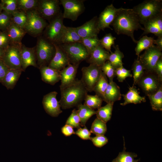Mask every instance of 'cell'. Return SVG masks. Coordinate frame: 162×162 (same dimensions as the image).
I'll use <instances>...</instances> for the list:
<instances>
[{
    "mask_svg": "<svg viewBox=\"0 0 162 162\" xmlns=\"http://www.w3.org/2000/svg\"><path fill=\"white\" fill-rule=\"evenodd\" d=\"M139 18L132 9L121 8L117 12L111 25L118 34H122L130 37L133 41L136 43L134 36L135 31L143 30Z\"/></svg>",
    "mask_w": 162,
    "mask_h": 162,
    "instance_id": "cell-1",
    "label": "cell"
},
{
    "mask_svg": "<svg viewBox=\"0 0 162 162\" xmlns=\"http://www.w3.org/2000/svg\"><path fill=\"white\" fill-rule=\"evenodd\" d=\"M60 90L61 98L59 102L63 109L77 107L82 104L88 92L81 80L76 78Z\"/></svg>",
    "mask_w": 162,
    "mask_h": 162,
    "instance_id": "cell-2",
    "label": "cell"
},
{
    "mask_svg": "<svg viewBox=\"0 0 162 162\" xmlns=\"http://www.w3.org/2000/svg\"><path fill=\"white\" fill-rule=\"evenodd\" d=\"M140 23L143 24L151 18L162 14L161 0H146L132 8Z\"/></svg>",
    "mask_w": 162,
    "mask_h": 162,
    "instance_id": "cell-3",
    "label": "cell"
},
{
    "mask_svg": "<svg viewBox=\"0 0 162 162\" xmlns=\"http://www.w3.org/2000/svg\"><path fill=\"white\" fill-rule=\"evenodd\" d=\"M35 48L39 68L42 66H48L55 53L56 48L54 44L43 36H40L38 37Z\"/></svg>",
    "mask_w": 162,
    "mask_h": 162,
    "instance_id": "cell-4",
    "label": "cell"
},
{
    "mask_svg": "<svg viewBox=\"0 0 162 162\" xmlns=\"http://www.w3.org/2000/svg\"><path fill=\"white\" fill-rule=\"evenodd\" d=\"M63 13L61 11L49 21L43 33V36L54 44H60L64 25Z\"/></svg>",
    "mask_w": 162,
    "mask_h": 162,
    "instance_id": "cell-5",
    "label": "cell"
},
{
    "mask_svg": "<svg viewBox=\"0 0 162 162\" xmlns=\"http://www.w3.org/2000/svg\"><path fill=\"white\" fill-rule=\"evenodd\" d=\"M27 20L24 27L26 33L34 37H38L43 33L48 23L35 9L26 12Z\"/></svg>",
    "mask_w": 162,
    "mask_h": 162,
    "instance_id": "cell-6",
    "label": "cell"
},
{
    "mask_svg": "<svg viewBox=\"0 0 162 162\" xmlns=\"http://www.w3.org/2000/svg\"><path fill=\"white\" fill-rule=\"evenodd\" d=\"M137 84L148 96L156 93L162 86V80L155 71L144 70Z\"/></svg>",
    "mask_w": 162,
    "mask_h": 162,
    "instance_id": "cell-7",
    "label": "cell"
},
{
    "mask_svg": "<svg viewBox=\"0 0 162 162\" xmlns=\"http://www.w3.org/2000/svg\"><path fill=\"white\" fill-rule=\"evenodd\" d=\"M59 45L66 54L70 64L79 65L88 57L86 49L80 43Z\"/></svg>",
    "mask_w": 162,
    "mask_h": 162,
    "instance_id": "cell-8",
    "label": "cell"
},
{
    "mask_svg": "<svg viewBox=\"0 0 162 162\" xmlns=\"http://www.w3.org/2000/svg\"><path fill=\"white\" fill-rule=\"evenodd\" d=\"M22 44H10L4 49L1 59L9 69H22Z\"/></svg>",
    "mask_w": 162,
    "mask_h": 162,
    "instance_id": "cell-9",
    "label": "cell"
},
{
    "mask_svg": "<svg viewBox=\"0 0 162 162\" xmlns=\"http://www.w3.org/2000/svg\"><path fill=\"white\" fill-rule=\"evenodd\" d=\"M81 71L82 76L81 80L88 92L93 91L102 72L101 67L90 64L88 66L83 67Z\"/></svg>",
    "mask_w": 162,
    "mask_h": 162,
    "instance_id": "cell-10",
    "label": "cell"
},
{
    "mask_svg": "<svg viewBox=\"0 0 162 162\" xmlns=\"http://www.w3.org/2000/svg\"><path fill=\"white\" fill-rule=\"evenodd\" d=\"M161 51L156 46L154 45L145 50L144 52L139 56V59L144 70L155 71L157 63L162 57Z\"/></svg>",
    "mask_w": 162,
    "mask_h": 162,
    "instance_id": "cell-11",
    "label": "cell"
},
{
    "mask_svg": "<svg viewBox=\"0 0 162 162\" xmlns=\"http://www.w3.org/2000/svg\"><path fill=\"white\" fill-rule=\"evenodd\" d=\"M59 1L64 8L63 15L64 19L76 21L85 9L84 3L85 0H60Z\"/></svg>",
    "mask_w": 162,
    "mask_h": 162,
    "instance_id": "cell-12",
    "label": "cell"
},
{
    "mask_svg": "<svg viewBox=\"0 0 162 162\" xmlns=\"http://www.w3.org/2000/svg\"><path fill=\"white\" fill-rule=\"evenodd\" d=\"M59 4L58 0H38L35 9L43 18L50 21L61 11Z\"/></svg>",
    "mask_w": 162,
    "mask_h": 162,
    "instance_id": "cell-13",
    "label": "cell"
},
{
    "mask_svg": "<svg viewBox=\"0 0 162 162\" xmlns=\"http://www.w3.org/2000/svg\"><path fill=\"white\" fill-rule=\"evenodd\" d=\"M58 93L56 91L51 92L44 95L42 103L46 113L52 117H57L62 112L59 101L56 98Z\"/></svg>",
    "mask_w": 162,
    "mask_h": 162,
    "instance_id": "cell-14",
    "label": "cell"
},
{
    "mask_svg": "<svg viewBox=\"0 0 162 162\" xmlns=\"http://www.w3.org/2000/svg\"><path fill=\"white\" fill-rule=\"evenodd\" d=\"M121 8H117L112 4L107 6L98 18L97 24L100 31L104 30L106 28L112 30L110 26L113 22L117 12Z\"/></svg>",
    "mask_w": 162,
    "mask_h": 162,
    "instance_id": "cell-15",
    "label": "cell"
},
{
    "mask_svg": "<svg viewBox=\"0 0 162 162\" xmlns=\"http://www.w3.org/2000/svg\"><path fill=\"white\" fill-rule=\"evenodd\" d=\"M98 18L95 16L82 26L75 27L81 38H84L98 36L100 31L98 26Z\"/></svg>",
    "mask_w": 162,
    "mask_h": 162,
    "instance_id": "cell-16",
    "label": "cell"
},
{
    "mask_svg": "<svg viewBox=\"0 0 162 162\" xmlns=\"http://www.w3.org/2000/svg\"><path fill=\"white\" fill-rule=\"evenodd\" d=\"M56 48L55 55L48 66L60 71L70 64L68 58L59 44H54Z\"/></svg>",
    "mask_w": 162,
    "mask_h": 162,
    "instance_id": "cell-17",
    "label": "cell"
},
{
    "mask_svg": "<svg viewBox=\"0 0 162 162\" xmlns=\"http://www.w3.org/2000/svg\"><path fill=\"white\" fill-rule=\"evenodd\" d=\"M22 69L25 71L29 66H32L39 69L37 64L35 47L29 48L22 44L21 46Z\"/></svg>",
    "mask_w": 162,
    "mask_h": 162,
    "instance_id": "cell-18",
    "label": "cell"
},
{
    "mask_svg": "<svg viewBox=\"0 0 162 162\" xmlns=\"http://www.w3.org/2000/svg\"><path fill=\"white\" fill-rule=\"evenodd\" d=\"M110 53L99 44L90 53L86 60L90 64L101 67L108 60Z\"/></svg>",
    "mask_w": 162,
    "mask_h": 162,
    "instance_id": "cell-19",
    "label": "cell"
},
{
    "mask_svg": "<svg viewBox=\"0 0 162 162\" xmlns=\"http://www.w3.org/2000/svg\"><path fill=\"white\" fill-rule=\"evenodd\" d=\"M143 25L144 31L141 36L152 33L158 37L162 36V14L149 20Z\"/></svg>",
    "mask_w": 162,
    "mask_h": 162,
    "instance_id": "cell-20",
    "label": "cell"
},
{
    "mask_svg": "<svg viewBox=\"0 0 162 162\" xmlns=\"http://www.w3.org/2000/svg\"><path fill=\"white\" fill-rule=\"evenodd\" d=\"M79 65L70 64L60 71L61 81L60 88L67 86L76 79Z\"/></svg>",
    "mask_w": 162,
    "mask_h": 162,
    "instance_id": "cell-21",
    "label": "cell"
},
{
    "mask_svg": "<svg viewBox=\"0 0 162 162\" xmlns=\"http://www.w3.org/2000/svg\"><path fill=\"white\" fill-rule=\"evenodd\" d=\"M39 69L41 79L45 82L54 85L60 80V71L51 68L48 66H42Z\"/></svg>",
    "mask_w": 162,
    "mask_h": 162,
    "instance_id": "cell-22",
    "label": "cell"
},
{
    "mask_svg": "<svg viewBox=\"0 0 162 162\" xmlns=\"http://www.w3.org/2000/svg\"><path fill=\"white\" fill-rule=\"evenodd\" d=\"M6 32L10 38V44L21 45L22 40L26 33L24 29L16 25L12 22Z\"/></svg>",
    "mask_w": 162,
    "mask_h": 162,
    "instance_id": "cell-23",
    "label": "cell"
},
{
    "mask_svg": "<svg viewBox=\"0 0 162 162\" xmlns=\"http://www.w3.org/2000/svg\"><path fill=\"white\" fill-rule=\"evenodd\" d=\"M140 92L134 86L129 87V91L125 94H122L124 99V102L120 104V105L124 106L126 105L133 103L135 104H140L146 101L145 97L140 95Z\"/></svg>",
    "mask_w": 162,
    "mask_h": 162,
    "instance_id": "cell-24",
    "label": "cell"
},
{
    "mask_svg": "<svg viewBox=\"0 0 162 162\" xmlns=\"http://www.w3.org/2000/svg\"><path fill=\"white\" fill-rule=\"evenodd\" d=\"M120 87L113 81L109 82L105 92L103 101L107 103H113L121 98Z\"/></svg>",
    "mask_w": 162,
    "mask_h": 162,
    "instance_id": "cell-25",
    "label": "cell"
},
{
    "mask_svg": "<svg viewBox=\"0 0 162 162\" xmlns=\"http://www.w3.org/2000/svg\"><path fill=\"white\" fill-rule=\"evenodd\" d=\"M82 39L78 34L75 27L64 26L60 44L80 43Z\"/></svg>",
    "mask_w": 162,
    "mask_h": 162,
    "instance_id": "cell-26",
    "label": "cell"
},
{
    "mask_svg": "<svg viewBox=\"0 0 162 162\" xmlns=\"http://www.w3.org/2000/svg\"><path fill=\"white\" fill-rule=\"evenodd\" d=\"M22 72V69H9L1 83L8 89H13Z\"/></svg>",
    "mask_w": 162,
    "mask_h": 162,
    "instance_id": "cell-27",
    "label": "cell"
},
{
    "mask_svg": "<svg viewBox=\"0 0 162 162\" xmlns=\"http://www.w3.org/2000/svg\"><path fill=\"white\" fill-rule=\"evenodd\" d=\"M77 107L80 120V126H85L89 119L93 115L96 114V111L84 104H81Z\"/></svg>",
    "mask_w": 162,
    "mask_h": 162,
    "instance_id": "cell-28",
    "label": "cell"
},
{
    "mask_svg": "<svg viewBox=\"0 0 162 162\" xmlns=\"http://www.w3.org/2000/svg\"><path fill=\"white\" fill-rule=\"evenodd\" d=\"M154 39L153 38L148 37L145 35L141 37L136 42L135 49L136 54L139 57L140 53L154 45Z\"/></svg>",
    "mask_w": 162,
    "mask_h": 162,
    "instance_id": "cell-29",
    "label": "cell"
},
{
    "mask_svg": "<svg viewBox=\"0 0 162 162\" xmlns=\"http://www.w3.org/2000/svg\"><path fill=\"white\" fill-rule=\"evenodd\" d=\"M113 46L115 51L114 52H112L110 53L108 61L116 69L123 66L122 59L124 55L120 50L118 45H114Z\"/></svg>",
    "mask_w": 162,
    "mask_h": 162,
    "instance_id": "cell-30",
    "label": "cell"
},
{
    "mask_svg": "<svg viewBox=\"0 0 162 162\" xmlns=\"http://www.w3.org/2000/svg\"><path fill=\"white\" fill-rule=\"evenodd\" d=\"M113 103H109L105 106L101 107L96 111L97 118L106 123L111 118Z\"/></svg>",
    "mask_w": 162,
    "mask_h": 162,
    "instance_id": "cell-31",
    "label": "cell"
},
{
    "mask_svg": "<svg viewBox=\"0 0 162 162\" xmlns=\"http://www.w3.org/2000/svg\"><path fill=\"white\" fill-rule=\"evenodd\" d=\"M108 84L107 77L102 71L100 76L95 85L93 91H94L96 94L103 101L104 94Z\"/></svg>",
    "mask_w": 162,
    "mask_h": 162,
    "instance_id": "cell-32",
    "label": "cell"
},
{
    "mask_svg": "<svg viewBox=\"0 0 162 162\" xmlns=\"http://www.w3.org/2000/svg\"><path fill=\"white\" fill-rule=\"evenodd\" d=\"M153 110H162V86L155 93L148 96Z\"/></svg>",
    "mask_w": 162,
    "mask_h": 162,
    "instance_id": "cell-33",
    "label": "cell"
},
{
    "mask_svg": "<svg viewBox=\"0 0 162 162\" xmlns=\"http://www.w3.org/2000/svg\"><path fill=\"white\" fill-rule=\"evenodd\" d=\"M124 144V148L122 152L119 153L117 157L112 162H138L140 159H135L137 157L135 153L127 152Z\"/></svg>",
    "mask_w": 162,
    "mask_h": 162,
    "instance_id": "cell-34",
    "label": "cell"
},
{
    "mask_svg": "<svg viewBox=\"0 0 162 162\" xmlns=\"http://www.w3.org/2000/svg\"><path fill=\"white\" fill-rule=\"evenodd\" d=\"M133 77L134 83L133 86L137 84L140 78L143 74L144 70L140 62L139 57L135 59L133 64L132 68Z\"/></svg>",
    "mask_w": 162,
    "mask_h": 162,
    "instance_id": "cell-35",
    "label": "cell"
},
{
    "mask_svg": "<svg viewBox=\"0 0 162 162\" xmlns=\"http://www.w3.org/2000/svg\"><path fill=\"white\" fill-rule=\"evenodd\" d=\"M106 130V123L97 118L92 124L90 132L96 135H104Z\"/></svg>",
    "mask_w": 162,
    "mask_h": 162,
    "instance_id": "cell-36",
    "label": "cell"
},
{
    "mask_svg": "<svg viewBox=\"0 0 162 162\" xmlns=\"http://www.w3.org/2000/svg\"><path fill=\"white\" fill-rule=\"evenodd\" d=\"M84 100V104L92 109H98L101 107L103 100L98 95H86Z\"/></svg>",
    "mask_w": 162,
    "mask_h": 162,
    "instance_id": "cell-37",
    "label": "cell"
},
{
    "mask_svg": "<svg viewBox=\"0 0 162 162\" xmlns=\"http://www.w3.org/2000/svg\"><path fill=\"white\" fill-rule=\"evenodd\" d=\"M38 2V0H17V9L26 12L35 9Z\"/></svg>",
    "mask_w": 162,
    "mask_h": 162,
    "instance_id": "cell-38",
    "label": "cell"
},
{
    "mask_svg": "<svg viewBox=\"0 0 162 162\" xmlns=\"http://www.w3.org/2000/svg\"><path fill=\"white\" fill-rule=\"evenodd\" d=\"M12 15V22L18 26L24 29L27 20L26 12L17 10Z\"/></svg>",
    "mask_w": 162,
    "mask_h": 162,
    "instance_id": "cell-39",
    "label": "cell"
},
{
    "mask_svg": "<svg viewBox=\"0 0 162 162\" xmlns=\"http://www.w3.org/2000/svg\"><path fill=\"white\" fill-rule=\"evenodd\" d=\"M98 36L82 39L80 43L86 49L88 56L91 52L100 44Z\"/></svg>",
    "mask_w": 162,
    "mask_h": 162,
    "instance_id": "cell-40",
    "label": "cell"
},
{
    "mask_svg": "<svg viewBox=\"0 0 162 162\" xmlns=\"http://www.w3.org/2000/svg\"><path fill=\"white\" fill-rule=\"evenodd\" d=\"M0 4L2 10L10 14L16 11L17 0H1Z\"/></svg>",
    "mask_w": 162,
    "mask_h": 162,
    "instance_id": "cell-41",
    "label": "cell"
},
{
    "mask_svg": "<svg viewBox=\"0 0 162 162\" xmlns=\"http://www.w3.org/2000/svg\"><path fill=\"white\" fill-rule=\"evenodd\" d=\"M116 37H113L110 33L105 34L101 39L99 40L100 44L105 50L111 52V48L114 45Z\"/></svg>",
    "mask_w": 162,
    "mask_h": 162,
    "instance_id": "cell-42",
    "label": "cell"
},
{
    "mask_svg": "<svg viewBox=\"0 0 162 162\" xmlns=\"http://www.w3.org/2000/svg\"><path fill=\"white\" fill-rule=\"evenodd\" d=\"M12 15L2 10L0 14V31H7L12 22Z\"/></svg>",
    "mask_w": 162,
    "mask_h": 162,
    "instance_id": "cell-43",
    "label": "cell"
},
{
    "mask_svg": "<svg viewBox=\"0 0 162 162\" xmlns=\"http://www.w3.org/2000/svg\"><path fill=\"white\" fill-rule=\"evenodd\" d=\"M102 72L106 75L109 80V82L113 81L115 76V68L110 62L107 61L101 67Z\"/></svg>",
    "mask_w": 162,
    "mask_h": 162,
    "instance_id": "cell-44",
    "label": "cell"
},
{
    "mask_svg": "<svg viewBox=\"0 0 162 162\" xmlns=\"http://www.w3.org/2000/svg\"><path fill=\"white\" fill-rule=\"evenodd\" d=\"M65 124L69 125L73 128L79 129L80 128V120L77 110L74 109L67 119Z\"/></svg>",
    "mask_w": 162,
    "mask_h": 162,
    "instance_id": "cell-45",
    "label": "cell"
},
{
    "mask_svg": "<svg viewBox=\"0 0 162 162\" xmlns=\"http://www.w3.org/2000/svg\"><path fill=\"white\" fill-rule=\"evenodd\" d=\"M90 140L95 146L98 147L104 146L108 142L107 138L103 135H96L94 137H91Z\"/></svg>",
    "mask_w": 162,
    "mask_h": 162,
    "instance_id": "cell-46",
    "label": "cell"
},
{
    "mask_svg": "<svg viewBox=\"0 0 162 162\" xmlns=\"http://www.w3.org/2000/svg\"><path fill=\"white\" fill-rule=\"evenodd\" d=\"M10 44L9 37L6 31L0 33V48L5 49Z\"/></svg>",
    "mask_w": 162,
    "mask_h": 162,
    "instance_id": "cell-47",
    "label": "cell"
},
{
    "mask_svg": "<svg viewBox=\"0 0 162 162\" xmlns=\"http://www.w3.org/2000/svg\"><path fill=\"white\" fill-rule=\"evenodd\" d=\"M76 134L81 139L83 140H90L91 133L86 126L84 128H80L75 132Z\"/></svg>",
    "mask_w": 162,
    "mask_h": 162,
    "instance_id": "cell-48",
    "label": "cell"
},
{
    "mask_svg": "<svg viewBox=\"0 0 162 162\" xmlns=\"http://www.w3.org/2000/svg\"><path fill=\"white\" fill-rule=\"evenodd\" d=\"M9 69L4 63L1 59H0V83L4 77Z\"/></svg>",
    "mask_w": 162,
    "mask_h": 162,
    "instance_id": "cell-49",
    "label": "cell"
},
{
    "mask_svg": "<svg viewBox=\"0 0 162 162\" xmlns=\"http://www.w3.org/2000/svg\"><path fill=\"white\" fill-rule=\"evenodd\" d=\"M62 133L65 136H69L73 134H75V132L71 126L65 124L61 128Z\"/></svg>",
    "mask_w": 162,
    "mask_h": 162,
    "instance_id": "cell-50",
    "label": "cell"
},
{
    "mask_svg": "<svg viewBox=\"0 0 162 162\" xmlns=\"http://www.w3.org/2000/svg\"><path fill=\"white\" fill-rule=\"evenodd\" d=\"M155 72L160 79L162 80V57L159 60L156 65Z\"/></svg>",
    "mask_w": 162,
    "mask_h": 162,
    "instance_id": "cell-51",
    "label": "cell"
},
{
    "mask_svg": "<svg viewBox=\"0 0 162 162\" xmlns=\"http://www.w3.org/2000/svg\"><path fill=\"white\" fill-rule=\"evenodd\" d=\"M121 69L122 73V78L124 80L127 77H132V74H131L130 70L126 69L123 66L121 67Z\"/></svg>",
    "mask_w": 162,
    "mask_h": 162,
    "instance_id": "cell-52",
    "label": "cell"
},
{
    "mask_svg": "<svg viewBox=\"0 0 162 162\" xmlns=\"http://www.w3.org/2000/svg\"><path fill=\"white\" fill-rule=\"evenodd\" d=\"M121 67L115 69V76L117 77V79L120 82H122L124 80L122 78V73L121 69Z\"/></svg>",
    "mask_w": 162,
    "mask_h": 162,
    "instance_id": "cell-53",
    "label": "cell"
},
{
    "mask_svg": "<svg viewBox=\"0 0 162 162\" xmlns=\"http://www.w3.org/2000/svg\"><path fill=\"white\" fill-rule=\"evenodd\" d=\"M154 44L158 47L160 50H162V36L158 37L156 40H155Z\"/></svg>",
    "mask_w": 162,
    "mask_h": 162,
    "instance_id": "cell-54",
    "label": "cell"
},
{
    "mask_svg": "<svg viewBox=\"0 0 162 162\" xmlns=\"http://www.w3.org/2000/svg\"><path fill=\"white\" fill-rule=\"evenodd\" d=\"M4 49L0 48V59L2 58L4 53Z\"/></svg>",
    "mask_w": 162,
    "mask_h": 162,
    "instance_id": "cell-55",
    "label": "cell"
},
{
    "mask_svg": "<svg viewBox=\"0 0 162 162\" xmlns=\"http://www.w3.org/2000/svg\"><path fill=\"white\" fill-rule=\"evenodd\" d=\"M2 9L1 5L0 4V14L2 12Z\"/></svg>",
    "mask_w": 162,
    "mask_h": 162,
    "instance_id": "cell-56",
    "label": "cell"
},
{
    "mask_svg": "<svg viewBox=\"0 0 162 162\" xmlns=\"http://www.w3.org/2000/svg\"><path fill=\"white\" fill-rule=\"evenodd\" d=\"M1 31H0V33H1Z\"/></svg>",
    "mask_w": 162,
    "mask_h": 162,
    "instance_id": "cell-57",
    "label": "cell"
}]
</instances>
